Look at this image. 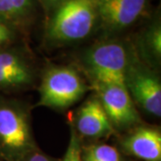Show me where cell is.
I'll return each instance as SVG.
<instances>
[{
  "instance_id": "obj_1",
  "label": "cell",
  "mask_w": 161,
  "mask_h": 161,
  "mask_svg": "<svg viewBox=\"0 0 161 161\" xmlns=\"http://www.w3.org/2000/svg\"><path fill=\"white\" fill-rule=\"evenodd\" d=\"M98 28L96 0H64L48 15L46 39L52 45L86 40Z\"/></svg>"
},
{
  "instance_id": "obj_2",
  "label": "cell",
  "mask_w": 161,
  "mask_h": 161,
  "mask_svg": "<svg viewBox=\"0 0 161 161\" xmlns=\"http://www.w3.org/2000/svg\"><path fill=\"white\" fill-rule=\"evenodd\" d=\"M137 57L132 42L108 36L83 52L81 69L91 83L124 82L127 67Z\"/></svg>"
},
{
  "instance_id": "obj_3",
  "label": "cell",
  "mask_w": 161,
  "mask_h": 161,
  "mask_svg": "<svg viewBox=\"0 0 161 161\" xmlns=\"http://www.w3.org/2000/svg\"><path fill=\"white\" fill-rule=\"evenodd\" d=\"M38 147L29 108L14 99H0V158L20 161Z\"/></svg>"
},
{
  "instance_id": "obj_4",
  "label": "cell",
  "mask_w": 161,
  "mask_h": 161,
  "mask_svg": "<svg viewBox=\"0 0 161 161\" xmlns=\"http://www.w3.org/2000/svg\"><path fill=\"white\" fill-rule=\"evenodd\" d=\"M91 89L78 70L71 65H51L42 75L37 106L57 110L68 108Z\"/></svg>"
},
{
  "instance_id": "obj_5",
  "label": "cell",
  "mask_w": 161,
  "mask_h": 161,
  "mask_svg": "<svg viewBox=\"0 0 161 161\" xmlns=\"http://www.w3.org/2000/svg\"><path fill=\"white\" fill-rule=\"evenodd\" d=\"M115 132H125L142 124V118L124 82L90 84Z\"/></svg>"
},
{
  "instance_id": "obj_6",
  "label": "cell",
  "mask_w": 161,
  "mask_h": 161,
  "mask_svg": "<svg viewBox=\"0 0 161 161\" xmlns=\"http://www.w3.org/2000/svg\"><path fill=\"white\" fill-rule=\"evenodd\" d=\"M124 83L135 105L146 114L160 117L161 80L157 71L136 57L127 67Z\"/></svg>"
},
{
  "instance_id": "obj_7",
  "label": "cell",
  "mask_w": 161,
  "mask_h": 161,
  "mask_svg": "<svg viewBox=\"0 0 161 161\" xmlns=\"http://www.w3.org/2000/svg\"><path fill=\"white\" fill-rule=\"evenodd\" d=\"M151 0H96L98 28L114 36L131 27L142 17Z\"/></svg>"
},
{
  "instance_id": "obj_8",
  "label": "cell",
  "mask_w": 161,
  "mask_h": 161,
  "mask_svg": "<svg viewBox=\"0 0 161 161\" xmlns=\"http://www.w3.org/2000/svg\"><path fill=\"white\" fill-rule=\"evenodd\" d=\"M124 155L142 161H161V131L158 126L140 124L124 132L118 140Z\"/></svg>"
},
{
  "instance_id": "obj_9",
  "label": "cell",
  "mask_w": 161,
  "mask_h": 161,
  "mask_svg": "<svg viewBox=\"0 0 161 161\" xmlns=\"http://www.w3.org/2000/svg\"><path fill=\"white\" fill-rule=\"evenodd\" d=\"M70 121L80 139L98 141L116 133L95 94L80 105Z\"/></svg>"
},
{
  "instance_id": "obj_10",
  "label": "cell",
  "mask_w": 161,
  "mask_h": 161,
  "mask_svg": "<svg viewBox=\"0 0 161 161\" xmlns=\"http://www.w3.org/2000/svg\"><path fill=\"white\" fill-rule=\"evenodd\" d=\"M34 69L22 50L8 47L0 51V90H22L34 81Z\"/></svg>"
},
{
  "instance_id": "obj_11",
  "label": "cell",
  "mask_w": 161,
  "mask_h": 161,
  "mask_svg": "<svg viewBox=\"0 0 161 161\" xmlns=\"http://www.w3.org/2000/svg\"><path fill=\"white\" fill-rule=\"evenodd\" d=\"M132 46L138 58L151 69L158 71L161 64V22L156 15L136 35Z\"/></svg>"
},
{
  "instance_id": "obj_12",
  "label": "cell",
  "mask_w": 161,
  "mask_h": 161,
  "mask_svg": "<svg viewBox=\"0 0 161 161\" xmlns=\"http://www.w3.org/2000/svg\"><path fill=\"white\" fill-rule=\"evenodd\" d=\"M34 9L35 0H0V17L14 25L27 21Z\"/></svg>"
},
{
  "instance_id": "obj_13",
  "label": "cell",
  "mask_w": 161,
  "mask_h": 161,
  "mask_svg": "<svg viewBox=\"0 0 161 161\" xmlns=\"http://www.w3.org/2000/svg\"><path fill=\"white\" fill-rule=\"evenodd\" d=\"M81 161H130L118 148L106 143H92L81 146Z\"/></svg>"
},
{
  "instance_id": "obj_14",
  "label": "cell",
  "mask_w": 161,
  "mask_h": 161,
  "mask_svg": "<svg viewBox=\"0 0 161 161\" xmlns=\"http://www.w3.org/2000/svg\"><path fill=\"white\" fill-rule=\"evenodd\" d=\"M16 25L0 17V51L8 48L17 39Z\"/></svg>"
},
{
  "instance_id": "obj_15",
  "label": "cell",
  "mask_w": 161,
  "mask_h": 161,
  "mask_svg": "<svg viewBox=\"0 0 161 161\" xmlns=\"http://www.w3.org/2000/svg\"><path fill=\"white\" fill-rule=\"evenodd\" d=\"M81 140L72 125H70V139L66 151L61 161H81Z\"/></svg>"
},
{
  "instance_id": "obj_16",
  "label": "cell",
  "mask_w": 161,
  "mask_h": 161,
  "mask_svg": "<svg viewBox=\"0 0 161 161\" xmlns=\"http://www.w3.org/2000/svg\"><path fill=\"white\" fill-rule=\"evenodd\" d=\"M20 161H61V159H57L53 157L46 154L39 148H37L33 151L30 152Z\"/></svg>"
},
{
  "instance_id": "obj_17",
  "label": "cell",
  "mask_w": 161,
  "mask_h": 161,
  "mask_svg": "<svg viewBox=\"0 0 161 161\" xmlns=\"http://www.w3.org/2000/svg\"><path fill=\"white\" fill-rule=\"evenodd\" d=\"M44 9V11L48 16L49 14L51 13L57 6H58L64 0H37Z\"/></svg>"
},
{
  "instance_id": "obj_18",
  "label": "cell",
  "mask_w": 161,
  "mask_h": 161,
  "mask_svg": "<svg viewBox=\"0 0 161 161\" xmlns=\"http://www.w3.org/2000/svg\"><path fill=\"white\" fill-rule=\"evenodd\" d=\"M0 161H2V160H0Z\"/></svg>"
}]
</instances>
